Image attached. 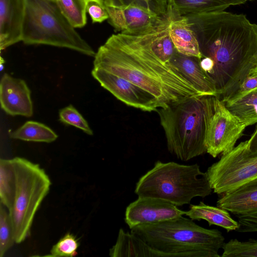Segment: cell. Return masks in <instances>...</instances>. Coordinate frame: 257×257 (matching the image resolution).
<instances>
[{
  "label": "cell",
  "instance_id": "6da1fadb",
  "mask_svg": "<svg viewBox=\"0 0 257 257\" xmlns=\"http://www.w3.org/2000/svg\"><path fill=\"white\" fill-rule=\"evenodd\" d=\"M158 25L143 34L118 32L111 35L95 53L93 68L138 85L155 96L161 107L186 97L203 95L171 60L156 50L155 37Z\"/></svg>",
  "mask_w": 257,
  "mask_h": 257
},
{
  "label": "cell",
  "instance_id": "7a4b0ae2",
  "mask_svg": "<svg viewBox=\"0 0 257 257\" xmlns=\"http://www.w3.org/2000/svg\"><path fill=\"white\" fill-rule=\"evenodd\" d=\"M187 18L196 34L202 57L213 62L209 76L218 98L226 102L257 65V25L243 14L224 11Z\"/></svg>",
  "mask_w": 257,
  "mask_h": 257
},
{
  "label": "cell",
  "instance_id": "3957f363",
  "mask_svg": "<svg viewBox=\"0 0 257 257\" xmlns=\"http://www.w3.org/2000/svg\"><path fill=\"white\" fill-rule=\"evenodd\" d=\"M215 96L186 97L159 108L169 151L188 161L207 153L205 141Z\"/></svg>",
  "mask_w": 257,
  "mask_h": 257
},
{
  "label": "cell",
  "instance_id": "277c9868",
  "mask_svg": "<svg viewBox=\"0 0 257 257\" xmlns=\"http://www.w3.org/2000/svg\"><path fill=\"white\" fill-rule=\"evenodd\" d=\"M131 232L162 257H220L225 237L216 229L202 227L183 215L164 221L142 224Z\"/></svg>",
  "mask_w": 257,
  "mask_h": 257
},
{
  "label": "cell",
  "instance_id": "5b68a950",
  "mask_svg": "<svg viewBox=\"0 0 257 257\" xmlns=\"http://www.w3.org/2000/svg\"><path fill=\"white\" fill-rule=\"evenodd\" d=\"M206 173L197 164L157 161L136 184L138 196L162 198L177 206L190 204L196 197H206L212 192Z\"/></svg>",
  "mask_w": 257,
  "mask_h": 257
},
{
  "label": "cell",
  "instance_id": "8992f818",
  "mask_svg": "<svg viewBox=\"0 0 257 257\" xmlns=\"http://www.w3.org/2000/svg\"><path fill=\"white\" fill-rule=\"evenodd\" d=\"M22 41L26 45L65 48L94 57L93 49L80 35L52 0H24Z\"/></svg>",
  "mask_w": 257,
  "mask_h": 257
},
{
  "label": "cell",
  "instance_id": "52a82bcc",
  "mask_svg": "<svg viewBox=\"0 0 257 257\" xmlns=\"http://www.w3.org/2000/svg\"><path fill=\"white\" fill-rule=\"evenodd\" d=\"M16 179L13 205L9 211L15 242L29 236L35 214L48 194L51 182L39 165L22 157L11 159Z\"/></svg>",
  "mask_w": 257,
  "mask_h": 257
},
{
  "label": "cell",
  "instance_id": "ba28073f",
  "mask_svg": "<svg viewBox=\"0 0 257 257\" xmlns=\"http://www.w3.org/2000/svg\"><path fill=\"white\" fill-rule=\"evenodd\" d=\"M205 173L213 192L225 194L257 178V152L250 151L248 140L242 142Z\"/></svg>",
  "mask_w": 257,
  "mask_h": 257
},
{
  "label": "cell",
  "instance_id": "9c48e42d",
  "mask_svg": "<svg viewBox=\"0 0 257 257\" xmlns=\"http://www.w3.org/2000/svg\"><path fill=\"white\" fill-rule=\"evenodd\" d=\"M225 103L215 97L214 110L209 121L205 145L207 153L213 158L231 151L247 127Z\"/></svg>",
  "mask_w": 257,
  "mask_h": 257
},
{
  "label": "cell",
  "instance_id": "30bf717a",
  "mask_svg": "<svg viewBox=\"0 0 257 257\" xmlns=\"http://www.w3.org/2000/svg\"><path fill=\"white\" fill-rule=\"evenodd\" d=\"M108 22L114 30L125 34L140 35L153 30L164 17L150 7L135 3L104 2Z\"/></svg>",
  "mask_w": 257,
  "mask_h": 257
},
{
  "label": "cell",
  "instance_id": "8fae6325",
  "mask_svg": "<svg viewBox=\"0 0 257 257\" xmlns=\"http://www.w3.org/2000/svg\"><path fill=\"white\" fill-rule=\"evenodd\" d=\"M91 74L102 87L128 106L149 112L161 107L155 96L122 77L95 68H93Z\"/></svg>",
  "mask_w": 257,
  "mask_h": 257
},
{
  "label": "cell",
  "instance_id": "7c38bea8",
  "mask_svg": "<svg viewBox=\"0 0 257 257\" xmlns=\"http://www.w3.org/2000/svg\"><path fill=\"white\" fill-rule=\"evenodd\" d=\"M138 197L125 210L124 220L130 229L139 224L160 222L185 215L186 211L166 200Z\"/></svg>",
  "mask_w": 257,
  "mask_h": 257
},
{
  "label": "cell",
  "instance_id": "4fadbf2b",
  "mask_svg": "<svg viewBox=\"0 0 257 257\" xmlns=\"http://www.w3.org/2000/svg\"><path fill=\"white\" fill-rule=\"evenodd\" d=\"M2 108L8 114L31 117L33 114L31 90L26 82L4 73L0 83Z\"/></svg>",
  "mask_w": 257,
  "mask_h": 257
},
{
  "label": "cell",
  "instance_id": "5bb4252c",
  "mask_svg": "<svg viewBox=\"0 0 257 257\" xmlns=\"http://www.w3.org/2000/svg\"><path fill=\"white\" fill-rule=\"evenodd\" d=\"M24 0H0V49L22 40Z\"/></svg>",
  "mask_w": 257,
  "mask_h": 257
},
{
  "label": "cell",
  "instance_id": "9a60e30c",
  "mask_svg": "<svg viewBox=\"0 0 257 257\" xmlns=\"http://www.w3.org/2000/svg\"><path fill=\"white\" fill-rule=\"evenodd\" d=\"M217 206L236 216L257 213V178L239 187L220 195Z\"/></svg>",
  "mask_w": 257,
  "mask_h": 257
},
{
  "label": "cell",
  "instance_id": "2e32d148",
  "mask_svg": "<svg viewBox=\"0 0 257 257\" xmlns=\"http://www.w3.org/2000/svg\"><path fill=\"white\" fill-rule=\"evenodd\" d=\"M171 61L202 95L218 97L214 82L202 69L200 58L177 51Z\"/></svg>",
  "mask_w": 257,
  "mask_h": 257
},
{
  "label": "cell",
  "instance_id": "e0dca14e",
  "mask_svg": "<svg viewBox=\"0 0 257 257\" xmlns=\"http://www.w3.org/2000/svg\"><path fill=\"white\" fill-rule=\"evenodd\" d=\"M169 35L176 49L183 55L202 57L196 33L188 18L175 16L170 11Z\"/></svg>",
  "mask_w": 257,
  "mask_h": 257
},
{
  "label": "cell",
  "instance_id": "ac0fdd59",
  "mask_svg": "<svg viewBox=\"0 0 257 257\" xmlns=\"http://www.w3.org/2000/svg\"><path fill=\"white\" fill-rule=\"evenodd\" d=\"M254 0H168V9L175 16L224 11L227 8Z\"/></svg>",
  "mask_w": 257,
  "mask_h": 257
},
{
  "label": "cell",
  "instance_id": "d6986e66",
  "mask_svg": "<svg viewBox=\"0 0 257 257\" xmlns=\"http://www.w3.org/2000/svg\"><path fill=\"white\" fill-rule=\"evenodd\" d=\"M111 257H160L162 254L153 249L136 234L119 230L115 243L109 249Z\"/></svg>",
  "mask_w": 257,
  "mask_h": 257
},
{
  "label": "cell",
  "instance_id": "ffe728a7",
  "mask_svg": "<svg viewBox=\"0 0 257 257\" xmlns=\"http://www.w3.org/2000/svg\"><path fill=\"white\" fill-rule=\"evenodd\" d=\"M185 215L193 220H204L210 226H218L227 232L236 231L239 227L238 221L231 217L228 211L218 206L207 205L203 202L198 204H191Z\"/></svg>",
  "mask_w": 257,
  "mask_h": 257
},
{
  "label": "cell",
  "instance_id": "44dd1931",
  "mask_svg": "<svg viewBox=\"0 0 257 257\" xmlns=\"http://www.w3.org/2000/svg\"><path fill=\"white\" fill-rule=\"evenodd\" d=\"M11 138L25 141L50 143L55 141L58 135L46 125L29 120L10 134Z\"/></svg>",
  "mask_w": 257,
  "mask_h": 257
},
{
  "label": "cell",
  "instance_id": "7402d4cb",
  "mask_svg": "<svg viewBox=\"0 0 257 257\" xmlns=\"http://www.w3.org/2000/svg\"><path fill=\"white\" fill-rule=\"evenodd\" d=\"M233 114L241 118L247 125L257 123V89H253L242 98L225 103Z\"/></svg>",
  "mask_w": 257,
  "mask_h": 257
},
{
  "label": "cell",
  "instance_id": "603a6c76",
  "mask_svg": "<svg viewBox=\"0 0 257 257\" xmlns=\"http://www.w3.org/2000/svg\"><path fill=\"white\" fill-rule=\"evenodd\" d=\"M16 188V179L11 159L0 160L1 203L9 211L13 205Z\"/></svg>",
  "mask_w": 257,
  "mask_h": 257
},
{
  "label": "cell",
  "instance_id": "cb8c5ba5",
  "mask_svg": "<svg viewBox=\"0 0 257 257\" xmlns=\"http://www.w3.org/2000/svg\"><path fill=\"white\" fill-rule=\"evenodd\" d=\"M62 14L75 29L87 23L86 0H55Z\"/></svg>",
  "mask_w": 257,
  "mask_h": 257
},
{
  "label": "cell",
  "instance_id": "d4e9b609",
  "mask_svg": "<svg viewBox=\"0 0 257 257\" xmlns=\"http://www.w3.org/2000/svg\"><path fill=\"white\" fill-rule=\"evenodd\" d=\"M222 248V257H257L256 239L240 241L232 239L225 242Z\"/></svg>",
  "mask_w": 257,
  "mask_h": 257
},
{
  "label": "cell",
  "instance_id": "484cf974",
  "mask_svg": "<svg viewBox=\"0 0 257 257\" xmlns=\"http://www.w3.org/2000/svg\"><path fill=\"white\" fill-rule=\"evenodd\" d=\"M6 207L0 205V257H3L15 242L13 228Z\"/></svg>",
  "mask_w": 257,
  "mask_h": 257
},
{
  "label": "cell",
  "instance_id": "4316f807",
  "mask_svg": "<svg viewBox=\"0 0 257 257\" xmlns=\"http://www.w3.org/2000/svg\"><path fill=\"white\" fill-rule=\"evenodd\" d=\"M79 242L72 233L67 232L55 244L50 254L45 256L52 257H73L77 255Z\"/></svg>",
  "mask_w": 257,
  "mask_h": 257
},
{
  "label": "cell",
  "instance_id": "83f0119b",
  "mask_svg": "<svg viewBox=\"0 0 257 257\" xmlns=\"http://www.w3.org/2000/svg\"><path fill=\"white\" fill-rule=\"evenodd\" d=\"M59 116L62 122L77 127L87 135H93V131L87 121L72 105L60 109Z\"/></svg>",
  "mask_w": 257,
  "mask_h": 257
},
{
  "label": "cell",
  "instance_id": "f1b7e54d",
  "mask_svg": "<svg viewBox=\"0 0 257 257\" xmlns=\"http://www.w3.org/2000/svg\"><path fill=\"white\" fill-rule=\"evenodd\" d=\"M86 9L93 23H101L108 19V13L102 0H86Z\"/></svg>",
  "mask_w": 257,
  "mask_h": 257
},
{
  "label": "cell",
  "instance_id": "f546056e",
  "mask_svg": "<svg viewBox=\"0 0 257 257\" xmlns=\"http://www.w3.org/2000/svg\"><path fill=\"white\" fill-rule=\"evenodd\" d=\"M256 87L257 76L250 74L244 80L235 93L226 102H232L239 99Z\"/></svg>",
  "mask_w": 257,
  "mask_h": 257
},
{
  "label": "cell",
  "instance_id": "4dcf8cb0",
  "mask_svg": "<svg viewBox=\"0 0 257 257\" xmlns=\"http://www.w3.org/2000/svg\"><path fill=\"white\" fill-rule=\"evenodd\" d=\"M103 2L107 1L121 2L126 3H135L143 5L155 10L161 15L167 13L168 0H102Z\"/></svg>",
  "mask_w": 257,
  "mask_h": 257
},
{
  "label": "cell",
  "instance_id": "1f68e13d",
  "mask_svg": "<svg viewBox=\"0 0 257 257\" xmlns=\"http://www.w3.org/2000/svg\"><path fill=\"white\" fill-rule=\"evenodd\" d=\"M248 141L250 151L253 152H257V125L254 132Z\"/></svg>",
  "mask_w": 257,
  "mask_h": 257
},
{
  "label": "cell",
  "instance_id": "d6a6232c",
  "mask_svg": "<svg viewBox=\"0 0 257 257\" xmlns=\"http://www.w3.org/2000/svg\"><path fill=\"white\" fill-rule=\"evenodd\" d=\"M250 74H253L257 76V65L251 71ZM249 74V75H250Z\"/></svg>",
  "mask_w": 257,
  "mask_h": 257
},
{
  "label": "cell",
  "instance_id": "836d02e7",
  "mask_svg": "<svg viewBox=\"0 0 257 257\" xmlns=\"http://www.w3.org/2000/svg\"><path fill=\"white\" fill-rule=\"evenodd\" d=\"M254 89H257V87H256V88H254Z\"/></svg>",
  "mask_w": 257,
  "mask_h": 257
},
{
  "label": "cell",
  "instance_id": "e575fe53",
  "mask_svg": "<svg viewBox=\"0 0 257 257\" xmlns=\"http://www.w3.org/2000/svg\"><path fill=\"white\" fill-rule=\"evenodd\" d=\"M52 1H54V2H55V0H52Z\"/></svg>",
  "mask_w": 257,
  "mask_h": 257
}]
</instances>
